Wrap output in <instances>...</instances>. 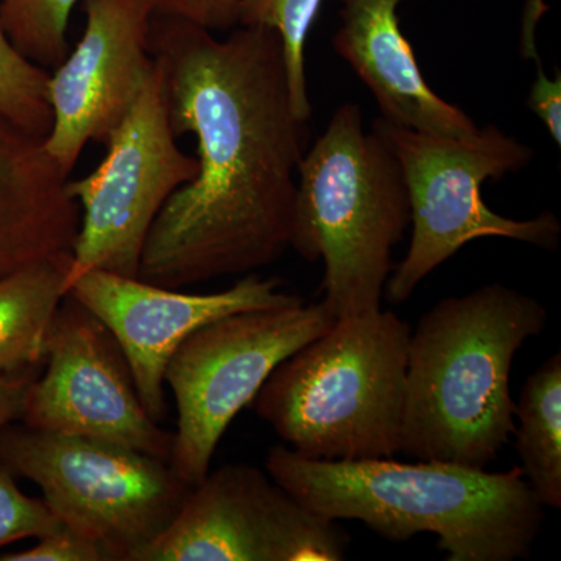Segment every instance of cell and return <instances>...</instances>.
Instances as JSON below:
<instances>
[{"instance_id": "9a60e30c", "label": "cell", "mask_w": 561, "mask_h": 561, "mask_svg": "<svg viewBox=\"0 0 561 561\" xmlns=\"http://www.w3.org/2000/svg\"><path fill=\"white\" fill-rule=\"evenodd\" d=\"M46 136L0 114V278L72 254L81 210Z\"/></svg>"}, {"instance_id": "d6986e66", "label": "cell", "mask_w": 561, "mask_h": 561, "mask_svg": "<svg viewBox=\"0 0 561 561\" xmlns=\"http://www.w3.org/2000/svg\"><path fill=\"white\" fill-rule=\"evenodd\" d=\"M84 0H0V25L22 57L55 69L68 55L70 14Z\"/></svg>"}, {"instance_id": "44dd1931", "label": "cell", "mask_w": 561, "mask_h": 561, "mask_svg": "<svg viewBox=\"0 0 561 561\" xmlns=\"http://www.w3.org/2000/svg\"><path fill=\"white\" fill-rule=\"evenodd\" d=\"M60 526L47 502L22 493L16 476L0 461V548L27 538L38 540Z\"/></svg>"}, {"instance_id": "5b68a950", "label": "cell", "mask_w": 561, "mask_h": 561, "mask_svg": "<svg viewBox=\"0 0 561 561\" xmlns=\"http://www.w3.org/2000/svg\"><path fill=\"white\" fill-rule=\"evenodd\" d=\"M411 227L400 162L364 128L357 103H342L302 157L290 249L323 261L324 306L335 320L381 309L391 251Z\"/></svg>"}, {"instance_id": "52a82bcc", "label": "cell", "mask_w": 561, "mask_h": 561, "mask_svg": "<svg viewBox=\"0 0 561 561\" xmlns=\"http://www.w3.org/2000/svg\"><path fill=\"white\" fill-rule=\"evenodd\" d=\"M0 461L28 479L55 515L102 546L110 561H136L173 522L192 489L171 461L130 446L10 423Z\"/></svg>"}, {"instance_id": "8992f818", "label": "cell", "mask_w": 561, "mask_h": 561, "mask_svg": "<svg viewBox=\"0 0 561 561\" xmlns=\"http://www.w3.org/2000/svg\"><path fill=\"white\" fill-rule=\"evenodd\" d=\"M371 130L400 162L411 203L412 239L404 260L386 284L390 302L400 305L467 243L504 238L556 251L561 224L551 210L516 220L486 206L482 184L529 168L535 150L497 125L470 138H448L391 124L379 116Z\"/></svg>"}, {"instance_id": "d4e9b609", "label": "cell", "mask_w": 561, "mask_h": 561, "mask_svg": "<svg viewBox=\"0 0 561 561\" xmlns=\"http://www.w3.org/2000/svg\"><path fill=\"white\" fill-rule=\"evenodd\" d=\"M38 375L39 368L0 375V431L21 420L25 397Z\"/></svg>"}, {"instance_id": "8fae6325", "label": "cell", "mask_w": 561, "mask_h": 561, "mask_svg": "<svg viewBox=\"0 0 561 561\" xmlns=\"http://www.w3.org/2000/svg\"><path fill=\"white\" fill-rule=\"evenodd\" d=\"M44 365L25 397L22 424L121 443L171 461L173 432L144 408L119 343L69 294L55 317Z\"/></svg>"}, {"instance_id": "cb8c5ba5", "label": "cell", "mask_w": 561, "mask_h": 561, "mask_svg": "<svg viewBox=\"0 0 561 561\" xmlns=\"http://www.w3.org/2000/svg\"><path fill=\"white\" fill-rule=\"evenodd\" d=\"M537 62V79L530 87L527 108L548 128L557 146H561V76L557 69L556 77L546 76L541 58Z\"/></svg>"}, {"instance_id": "ac0fdd59", "label": "cell", "mask_w": 561, "mask_h": 561, "mask_svg": "<svg viewBox=\"0 0 561 561\" xmlns=\"http://www.w3.org/2000/svg\"><path fill=\"white\" fill-rule=\"evenodd\" d=\"M321 0H241L239 24L278 33L295 116L309 122L312 105L306 79V44L319 16Z\"/></svg>"}, {"instance_id": "4fadbf2b", "label": "cell", "mask_w": 561, "mask_h": 561, "mask_svg": "<svg viewBox=\"0 0 561 561\" xmlns=\"http://www.w3.org/2000/svg\"><path fill=\"white\" fill-rule=\"evenodd\" d=\"M83 36L49 76L46 149L66 173L90 142L105 144L138 99L154 58L153 0H84Z\"/></svg>"}, {"instance_id": "603a6c76", "label": "cell", "mask_w": 561, "mask_h": 561, "mask_svg": "<svg viewBox=\"0 0 561 561\" xmlns=\"http://www.w3.org/2000/svg\"><path fill=\"white\" fill-rule=\"evenodd\" d=\"M153 5L216 33L238 27L241 0H153Z\"/></svg>"}, {"instance_id": "7a4b0ae2", "label": "cell", "mask_w": 561, "mask_h": 561, "mask_svg": "<svg viewBox=\"0 0 561 561\" xmlns=\"http://www.w3.org/2000/svg\"><path fill=\"white\" fill-rule=\"evenodd\" d=\"M265 471L311 511L364 523L383 540L437 535L448 561L526 559L545 523V507L519 467L491 472L394 457L312 460L276 445Z\"/></svg>"}, {"instance_id": "ffe728a7", "label": "cell", "mask_w": 561, "mask_h": 561, "mask_svg": "<svg viewBox=\"0 0 561 561\" xmlns=\"http://www.w3.org/2000/svg\"><path fill=\"white\" fill-rule=\"evenodd\" d=\"M49 76L22 57L0 25V114L35 135L47 136L51 127Z\"/></svg>"}, {"instance_id": "7c38bea8", "label": "cell", "mask_w": 561, "mask_h": 561, "mask_svg": "<svg viewBox=\"0 0 561 561\" xmlns=\"http://www.w3.org/2000/svg\"><path fill=\"white\" fill-rule=\"evenodd\" d=\"M280 287L283 280L278 278L249 273L227 290L183 294L139 278L91 271L73 280L68 294L108 328L130 365L144 408L161 423L169 413L165 368L181 343L192 332L230 313L302 302L301 297Z\"/></svg>"}, {"instance_id": "6da1fadb", "label": "cell", "mask_w": 561, "mask_h": 561, "mask_svg": "<svg viewBox=\"0 0 561 561\" xmlns=\"http://www.w3.org/2000/svg\"><path fill=\"white\" fill-rule=\"evenodd\" d=\"M149 49L173 131L197 139L198 173L151 225L138 278L183 289L267 267L290 249L309 138V122L291 106L278 33L238 25L219 39L154 10Z\"/></svg>"}, {"instance_id": "e0dca14e", "label": "cell", "mask_w": 561, "mask_h": 561, "mask_svg": "<svg viewBox=\"0 0 561 561\" xmlns=\"http://www.w3.org/2000/svg\"><path fill=\"white\" fill-rule=\"evenodd\" d=\"M516 453L542 507L561 508V354L541 364L516 402Z\"/></svg>"}, {"instance_id": "30bf717a", "label": "cell", "mask_w": 561, "mask_h": 561, "mask_svg": "<svg viewBox=\"0 0 561 561\" xmlns=\"http://www.w3.org/2000/svg\"><path fill=\"white\" fill-rule=\"evenodd\" d=\"M350 535L253 465H224L192 486L136 561H341Z\"/></svg>"}, {"instance_id": "5bb4252c", "label": "cell", "mask_w": 561, "mask_h": 561, "mask_svg": "<svg viewBox=\"0 0 561 561\" xmlns=\"http://www.w3.org/2000/svg\"><path fill=\"white\" fill-rule=\"evenodd\" d=\"M339 2L341 27L332 47L371 91L383 119L456 139L478 133V125L463 110L435 94L424 80L398 20V9L405 0Z\"/></svg>"}, {"instance_id": "277c9868", "label": "cell", "mask_w": 561, "mask_h": 561, "mask_svg": "<svg viewBox=\"0 0 561 561\" xmlns=\"http://www.w3.org/2000/svg\"><path fill=\"white\" fill-rule=\"evenodd\" d=\"M411 327L397 313L335 320L268 376L251 404L306 459L400 454Z\"/></svg>"}, {"instance_id": "3957f363", "label": "cell", "mask_w": 561, "mask_h": 561, "mask_svg": "<svg viewBox=\"0 0 561 561\" xmlns=\"http://www.w3.org/2000/svg\"><path fill=\"white\" fill-rule=\"evenodd\" d=\"M548 320L501 283L432 306L409 339L400 453L486 470L515 432L513 360Z\"/></svg>"}, {"instance_id": "9c48e42d", "label": "cell", "mask_w": 561, "mask_h": 561, "mask_svg": "<svg viewBox=\"0 0 561 561\" xmlns=\"http://www.w3.org/2000/svg\"><path fill=\"white\" fill-rule=\"evenodd\" d=\"M160 62L121 124L106 139V157L90 175L69 180L81 210L70 254V284L91 271L138 278L151 225L169 198L198 173L197 158L176 144Z\"/></svg>"}, {"instance_id": "2e32d148", "label": "cell", "mask_w": 561, "mask_h": 561, "mask_svg": "<svg viewBox=\"0 0 561 561\" xmlns=\"http://www.w3.org/2000/svg\"><path fill=\"white\" fill-rule=\"evenodd\" d=\"M69 267L70 254L0 278V375L44 365Z\"/></svg>"}, {"instance_id": "ba28073f", "label": "cell", "mask_w": 561, "mask_h": 561, "mask_svg": "<svg viewBox=\"0 0 561 561\" xmlns=\"http://www.w3.org/2000/svg\"><path fill=\"white\" fill-rule=\"evenodd\" d=\"M335 317L323 301L230 313L192 332L169 360L176 404L171 465L187 485L208 474L225 432L273 370L324 334Z\"/></svg>"}, {"instance_id": "7402d4cb", "label": "cell", "mask_w": 561, "mask_h": 561, "mask_svg": "<svg viewBox=\"0 0 561 561\" xmlns=\"http://www.w3.org/2000/svg\"><path fill=\"white\" fill-rule=\"evenodd\" d=\"M0 561H110V557L98 541L62 523L32 548L3 553Z\"/></svg>"}]
</instances>
